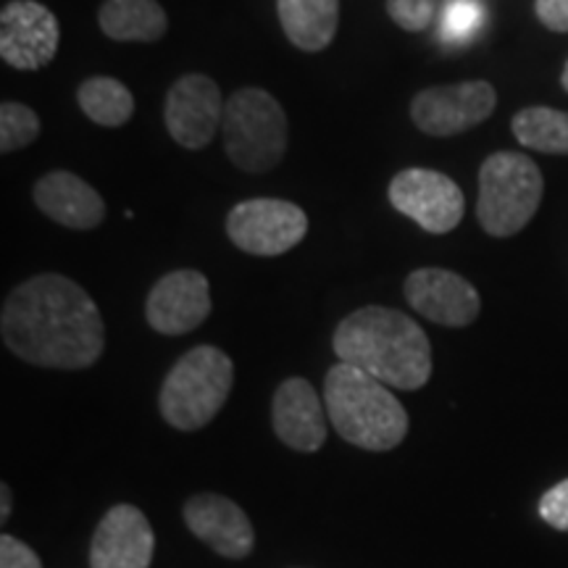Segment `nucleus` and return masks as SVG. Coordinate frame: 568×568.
Masks as SVG:
<instances>
[{"label": "nucleus", "mask_w": 568, "mask_h": 568, "mask_svg": "<svg viewBox=\"0 0 568 568\" xmlns=\"http://www.w3.org/2000/svg\"><path fill=\"white\" fill-rule=\"evenodd\" d=\"M0 335L24 364L61 372L92 366L105 347L95 301L63 274H40L13 287L0 311Z\"/></svg>", "instance_id": "1"}, {"label": "nucleus", "mask_w": 568, "mask_h": 568, "mask_svg": "<svg viewBox=\"0 0 568 568\" xmlns=\"http://www.w3.org/2000/svg\"><path fill=\"white\" fill-rule=\"evenodd\" d=\"M337 358L366 372L389 389H422L432 376L426 332L403 311L364 305L337 324L332 337Z\"/></svg>", "instance_id": "2"}, {"label": "nucleus", "mask_w": 568, "mask_h": 568, "mask_svg": "<svg viewBox=\"0 0 568 568\" xmlns=\"http://www.w3.org/2000/svg\"><path fill=\"white\" fill-rule=\"evenodd\" d=\"M324 403L337 435L361 450H395L408 435V414L389 387L343 361L324 376Z\"/></svg>", "instance_id": "3"}, {"label": "nucleus", "mask_w": 568, "mask_h": 568, "mask_svg": "<svg viewBox=\"0 0 568 568\" xmlns=\"http://www.w3.org/2000/svg\"><path fill=\"white\" fill-rule=\"evenodd\" d=\"M234 385V364L224 351L197 345L172 366L159 393L163 422L180 432L209 426L224 408Z\"/></svg>", "instance_id": "4"}, {"label": "nucleus", "mask_w": 568, "mask_h": 568, "mask_svg": "<svg viewBox=\"0 0 568 568\" xmlns=\"http://www.w3.org/2000/svg\"><path fill=\"white\" fill-rule=\"evenodd\" d=\"M545 180L529 155L500 151L479 169L477 219L489 237H514L542 203Z\"/></svg>", "instance_id": "5"}, {"label": "nucleus", "mask_w": 568, "mask_h": 568, "mask_svg": "<svg viewBox=\"0 0 568 568\" xmlns=\"http://www.w3.org/2000/svg\"><path fill=\"white\" fill-rule=\"evenodd\" d=\"M224 148L240 172L266 174L287 153V116L272 92L243 88L226 98Z\"/></svg>", "instance_id": "6"}, {"label": "nucleus", "mask_w": 568, "mask_h": 568, "mask_svg": "<svg viewBox=\"0 0 568 568\" xmlns=\"http://www.w3.org/2000/svg\"><path fill=\"white\" fill-rule=\"evenodd\" d=\"M226 234L243 253L274 258L303 243L308 234V216L301 205L280 197H251L230 211Z\"/></svg>", "instance_id": "7"}, {"label": "nucleus", "mask_w": 568, "mask_h": 568, "mask_svg": "<svg viewBox=\"0 0 568 568\" xmlns=\"http://www.w3.org/2000/svg\"><path fill=\"white\" fill-rule=\"evenodd\" d=\"M495 105L497 92L485 80L439 84L416 92L410 101V122L429 138H453L487 122Z\"/></svg>", "instance_id": "8"}, {"label": "nucleus", "mask_w": 568, "mask_h": 568, "mask_svg": "<svg viewBox=\"0 0 568 568\" xmlns=\"http://www.w3.org/2000/svg\"><path fill=\"white\" fill-rule=\"evenodd\" d=\"M387 197L395 211L432 234L453 232L466 213L464 190L435 169H403L389 182Z\"/></svg>", "instance_id": "9"}, {"label": "nucleus", "mask_w": 568, "mask_h": 568, "mask_svg": "<svg viewBox=\"0 0 568 568\" xmlns=\"http://www.w3.org/2000/svg\"><path fill=\"white\" fill-rule=\"evenodd\" d=\"M226 101L219 84L205 74H184L172 84L163 103V122L176 145L203 151L224 122Z\"/></svg>", "instance_id": "10"}, {"label": "nucleus", "mask_w": 568, "mask_h": 568, "mask_svg": "<svg viewBox=\"0 0 568 568\" xmlns=\"http://www.w3.org/2000/svg\"><path fill=\"white\" fill-rule=\"evenodd\" d=\"M61 27L38 0H11L0 11V59L19 71L48 67L59 53Z\"/></svg>", "instance_id": "11"}, {"label": "nucleus", "mask_w": 568, "mask_h": 568, "mask_svg": "<svg viewBox=\"0 0 568 568\" xmlns=\"http://www.w3.org/2000/svg\"><path fill=\"white\" fill-rule=\"evenodd\" d=\"M403 295L418 316L429 318L432 324L450 326V329L474 324L481 311L477 287L460 274L437 266L410 272L403 284Z\"/></svg>", "instance_id": "12"}, {"label": "nucleus", "mask_w": 568, "mask_h": 568, "mask_svg": "<svg viewBox=\"0 0 568 568\" xmlns=\"http://www.w3.org/2000/svg\"><path fill=\"white\" fill-rule=\"evenodd\" d=\"M211 284L195 268H176L153 284L145 301V318L159 335L180 337L211 316Z\"/></svg>", "instance_id": "13"}, {"label": "nucleus", "mask_w": 568, "mask_h": 568, "mask_svg": "<svg viewBox=\"0 0 568 568\" xmlns=\"http://www.w3.org/2000/svg\"><path fill=\"white\" fill-rule=\"evenodd\" d=\"M155 535L148 516L130 503H116L95 527L90 568H151Z\"/></svg>", "instance_id": "14"}, {"label": "nucleus", "mask_w": 568, "mask_h": 568, "mask_svg": "<svg viewBox=\"0 0 568 568\" xmlns=\"http://www.w3.org/2000/svg\"><path fill=\"white\" fill-rule=\"evenodd\" d=\"M184 524L201 542L222 558L243 560L255 548L251 518L237 503L216 493L193 495L184 503Z\"/></svg>", "instance_id": "15"}, {"label": "nucleus", "mask_w": 568, "mask_h": 568, "mask_svg": "<svg viewBox=\"0 0 568 568\" xmlns=\"http://www.w3.org/2000/svg\"><path fill=\"white\" fill-rule=\"evenodd\" d=\"M274 435L297 453H316L326 443V414L318 393L303 376H290L272 400Z\"/></svg>", "instance_id": "16"}, {"label": "nucleus", "mask_w": 568, "mask_h": 568, "mask_svg": "<svg viewBox=\"0 0 568 568\" xmlns=\"http://www.w3.org/2000/svg\"><path fill=\"white\" fill-rule=\"evenodd\" d=\"M32 197L48 219L67 226V230L88 232L101 226L105 219V203L101 193L90 182H84L82 176L71 172H48L45 176H40L32 190Z\"/></svg>", "instance_id": "17"}, {"label": "nucleus", "mask_w": 568, "mask_h": 568, "mask_svg": "<svg viewBox=\"0 0 568 568\" xmlns=\"http://www.w3.org/2000/svg\"><path fill=\"white\" fill-rule=\"evenodd\" d=\"M276 13L287 40L305 53L329 48L339 27V0H276Z\"/></svg>", "instance_id": "18"}, {"label": "nucleus", "mask_w": 568, "mask_h": 568, "mask_svg": "<svg viewBox=\"0 0 568 568\" xmlns=\"http://www.w3.org/2000/svg\"><path fill=\"white\" fill-rule=\"evenodd\" d=\"M98 24L105 38L116 42H155L169 30L159 0H105L98 11Z\"/></svg>", "instance_id": "19"}, {"label": "nucleus", "mask_w": 568, "mask_h": 568, "mask_svg": "<svg viewBox=\"0 0 568 568\" xmlns=\"http://www.w3.org/2000/svg\"><path fill=\"white\" fill-rule=\"evenodd\" d=\"M510 130L524 148L548 155H568V111L531 105L510 119Z\"/></svg>", "instance_id": "20"}, {"label": "nucleus", "mask_w": 568, "mask_h": 568, "mask_svg": "<svg viewBox=\"0 0 568 568\" xmlns=\"http://www.w3.org/2000/svg\"><path fill=\"white\" fill-rule=\"evenodd\" d=\"M77 103L90 122L124 126L134 113V98L124 82L113 77H90L77 90Z\"/></svg>", "instance_id": "21"}, {"label": "nucleus", "mask_w": 568, "mask_h": 568, "mask_svg": "<svg viewBox=\"0 0 568 568\" xmlns=\"http://www.w3.org/2000/svg\"><path fill=\"white\" fill-rule=\"evenodd\" d=\"M40 138V116L30 105L19 101H3L0 105V153L9 155L32 145Z\"/></svg>", "instance_id": "22"}, {"label": "nucleus", "mask_w": 568, "mask_h": 568, "mask_svg": "<svg viewBox=\"0 0 568 568\" xmlns=\"http://www.w3.org/2000/svg\"><path fill=\"white\" fill-rule=\"evenodd\" d=\"M485 21V9L479 0H447L443 17V40L450 45L471 40Z\"/></svg>", "instance_id": "23"}, {"label": "nucleus", "mask_w": 568, "mask_h": 568, "mask_svg": "<svg viewBox=\"0 0 568 568\" xmlns=\"http://www.w3.org/2000/svg\"><path fill=\"white\" fill-rule=\"evenodd\" d=\"M387 13L400 30L424 32L435 19V0H387Z\"/></svg>", "instance_id": "24"}, {"label": "nucleus", "mask_w": 568, "mask_h": 568, "mask_svg": "<svg viewBox=\"0 0 568 568\" xmlns=\"http://www.w3.org/2000/svg\"><path fill=\"white\" fill-rule=\"evenodd\" d=\"M539 518L558 531H568V479L539 497Z\"/></svg>", "instance_id": "25"}, {"label": "nucleus", "mask_w": 568, "mask_h": 568, "mask_svg": "<svg viewBox=\"0 0 568 568\" xmlns=\"http://www.w3.org/2000/svg\"><path fill=\"white\" fill-rule=\"evenodd\" d=\"M0 568H42V564L30 545L11 535H3L0 537Z\"/></svg>", "instance_id": "26"}, {"label": "nucleus", "mask_w": 568, "mask_h": 568, "mask_svg": "<svg viewBox=\"0 0 568 568\" xmlns=\"http://www.w3.org/2000/svg\"><path fill=\"white\" fill-rule=\"evenodd\" d=\"M535 11L550 32H568V0H537Z\"/></svg>", "instance_id": "27"}, {"label": "nucleus", "mask_w": 568, "mask_h": 568, "mask_svg": "<svg viewBox=\"0 0 568 568\" xmlns=\"http://www.w3.org/2000/svg\"><path fill=\"white\" fill-rule=\"evenodd\" d=\"M11 516V487L9 485H0V518H9Z\"/></svg>", "instance_id": "28"}, {"label": "nucleus", "mask_w": 568, "mask_h": 568, "mask_svg": "<svg viewBox=\"0 0 568 568\" xmlns=\"http://www.w3.org/2000/svg\"><path fill=\"white\" fill-rule=\"evenodd\" d=\"M560 84H564V90L568 92V61H566V67H564V74H560Z\"/></svg>", "instance_id": "29"}]
</instances>
